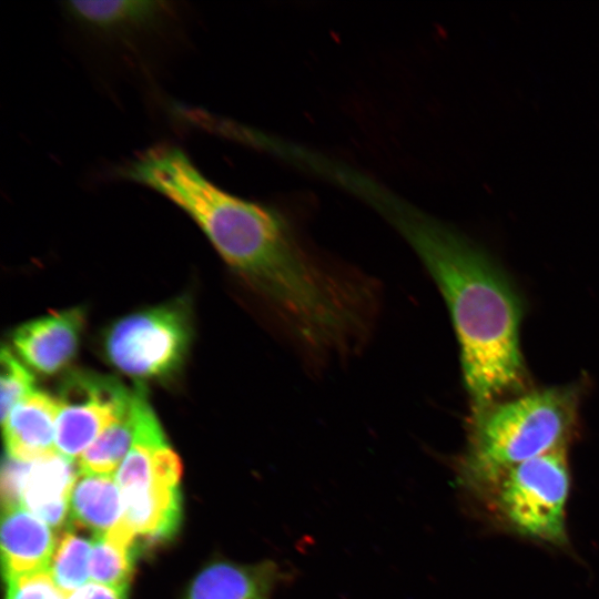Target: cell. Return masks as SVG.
Returning <instances> with one entry per match:
<instances>
[{
	"mask_svg": "<svg viewBox=\"0 0 599 599\" xmlns=\"http://www.w3.org/2000/svg\"><path fill=\"white\" fill-rule=\"evenodd\" d=\"M120 175L182 209L302 345L342 353L366 333L372 302L362 282L312 257L274 210L219 187L180 148H152Z\"/></svg>",
	"mask_w": 599,
	"mask_h": 599,
	"instance_id": "obj_1",
	"label": "cell"
},
{
	"mask_svg": "<svg viewBox=\"0 0 599 599\" xmlns=\"http://www.w3.org/2000/svg\"><path fill=\"white\" fill-rule=\"evenodd\" d=\"M394 222L434 278L460 348L470 409L528 389L520 351V296L499 266L453 229L397 209Z\"/></svg>",
	"mask_w": 599,
	"mask_h": 599,
	"instance_id": "obj_2",
	"label": "cell"
},
{
	"mask_svg": "<svg viewBox=\"0 0 599 599\" xmlns=\"http://www.w3.org/2000/svg\"><path fill=\"white\" fill-rule=\"evenodd\" d=\"M579 384L527 389L470 409L460 484L479 495L506 469L567 448L576 433Z\"/></svg>",
	"mask_w": 599,
	"mask_h": 599,
	"instance_id": "obj_3",
	"label": "cell"
},
{
	"mask_svg": "<svg viewBox=\"0 0 599 599\" xmlns=\"http://www.w3.org/2000/svg\"><path fill=\"white\" fill-rule=\"evenodd\" d=\"M569 490L567 448H560L506 469L476 497L508 531L562 547Z\"/></svg>",
	"mask_w": 599,
	"mask_h": 599,
	"instance_id": "obj_4",
	"label": "cell"
},
{
	"mask_svg": "<svg viewBox=\"0 0 599 599\" xmlns=\"http://www.w3.org/2000/svg\"><path fill=\"white\" fill-rule=\"evenodd\" d=\"M192 339L189 303L175 300L128 314L105 331L106 361L116 370L140 380L176 374Z\"/></svg>",
	"mask_w": 599,
	"mask_h": 599,
	"instance_id": "obj_5",
	"label": "cell"
},
{
	"mask_svg": "<svg viewBox=\"0 0 599 599\" xmlns=\"http://www.w3.org/2000/svg\"><path fill=\"white\" fill-rule=\"evenodd\" d=\"M132 398L133 389H128L113 376L89 370L68 374L57 396V451L69 459H79L129 408Z\"/></svg>",
	"mask_w": 599,
	"mask_h": 599,
	"instance_id": "obj_6",
	"label": "cell"
},
{
	"mask_svg": "<svg viewBox=\"0 0 599 599\" xmlns=\"http://www.w3.org/2000/svg\"><path fill=\"white\" fill-rule=\"evenodd\" d=\"M78 475L74 460L58 451L30 461L7 456L1 474L2 505L22 506L50 527H60L70 512Z\"/></svg>",
	"mask_w": 599,
	"mask_h": 599,
	"instance_id": "obj_7",
	"label": "cell"
},
{
	"mask_svg": "<svg viewBox=\"0 0 599 599\" xmlns=\"http://www.w3.org/2000/svg\"><path fill=\"white\" fill-rule=\"evenodd\" d=\"M81 307L53 312L18 326L11 335L13 352L31 369L53 375L75 357L84 328Z\"/></svg>",
	"mask_w": 599,
	"mask_h": 599,
	"instance_id": "obj_8",
	"label": "cell"
},
{
	"mask_svg": "<svg viewBox=\"0 0 599 599\" xmlns=\"http://www.w3.org/2000/svg\"><path fill=\"white\" fill-rule=\"evenodd\" d=\"M52 529L22 506L3 507L1 562L4 579L49 569L58 539Z\"/></svg>",
	"mask_w": 599,
	"mask_h": 599,
	"instance_id": "obj_9",
	"label": "cell"
},
{
	"mask_svg": "<svg viewBox=\"0 0 599 599\" xmlns=\"http://www.w3.org/2000/svg\"><path fill=\"white\" fill-rule=\"evenodd\" d=\"M57 397L33 390L1 422L7 456L30 461L57 451Z\"/></svg>",
	"mask_w": 599,
	"mask_h": 599,
	"instance_id": "obj_10",
	"label": "cell"
},
{
	"mask_svg": "<svg viewBox=\"0 0 599 599\" xmlns=\"http://www.w3.org/2000/svg\"><path fill=\"white\" fill-rule=\"evenodd\" d=\"M278 579L275 564L215 562L191 583L186 599H268Z\"/></svg>",
	"mask_w": 599,
	"mask_h": 599,
	"instance_id": "obj_11",
	"label": "cell"
},
{
	"mask_svg": "<svg viewBox=\"0 0 599 599\" xmlns=\"http://www.w3.org/2000/svg\"><path fill=\"white\" fill-rule=\"evenodd\" d=\"M64 11L79 24L105 34H122L161 23L171 12L165 1H67Z\"/></svg>",
	"mask_w": 599,
	"mask_h": 599,
	"instance_id": "obj_12",
	"label": "cell"
},
{
	"mask_svg": "<svg viewBox=\"0 0 599 599\" xmlns=\"http://www.w3.org/2000/svg\"><path fill=\"white\" fill-rule=\"evenodd\" d=\"M70 517L80 527L104 535L123 519V500L114 475L79 474L70 496Z\"/></svg>",
	"mask_w": 599,
	"mask_h": 599,
	"instance_id": "obj_13",
	"label": "cell"
},
{
	"mask_svg": "<svg viewBox=\"0 0 599 599\" xmlns=\"http://www.w3.org/2000/svg\"><path fill=\"white\" fill-rule=\"evenodd\" d=\"M142 385L133 389L129 408L78 459L79 474L114 475L130 451L138 430Z\"/></svg>",
	"mask_w": 599,
	"mask_h": 599,
	"instance_id": "obj_14",
	"label": "cell"
},
{
	"mask_svg": "<svg viewBox=\"0 0 599 599\" xmlns=\"http://www.w3.org/2000/svg\"><path fill=\"white\" fill-rule=\"evenodd\" d=\"M136 537L123 524L92 538L90 581L118 589L129 588L133 571V547Z\"/></svg>",
	"mask_w": 599,
	"mask_h": 599,
	"instance_id": "obj_15",
	"label": "cell"
},
{
	"mask_svg": "<svg viewBox=\"0 0 599 599\" xmlns=\"http://www.w3.org/2000/svg\"><path fill=\"white\" fill-rule=\"evenodd\" d=\"M91 547L92 539L89 540L71 529L59 535L49 571L65 595L82 587L90 579Z\"/></svg>",
	"mask_w": 599,
	"mask_h": 599,
	"instance_id": "obj_16",
	"label": "cell"
},
{
	"mask_svg": "<svg viewBox=\"0 0 599 599\" xmlns=\"http://www.w3.org/2000/svg\"><path fill=\"white\" fill-rule=\"evenodd\" d=\"M0 363V412L2 422L23 398L34 390V376L10 347H2Z\"/></svg>",
	"mask_w": 599,
	"mask_h": 599,
	"instance_id": "obj_17",
	"label": "cell"
},
{
	"mask_svg": "<svg viewBox=\"0 0 599 599\" xmlns=\"http://www.w3.org/2000/svg\"><path fill=\"white\" fill-rule=\"evenodd\" d=\"M7 599H65L49 569L6 579Z\"/></svg>",
	"mask_w": 599,
	"mask_h": 599,
	"instance_id": "obj_18",
	"label": "cell"
},
{
	"mask_svg": "<svg viewBox=\"0 0 599 599\" xmlns=\"http://www.w3.org/2000/svg\"><path fill=\"white\" fill-rule=\"evenodd\" d=\"M128 590L118 589L94 581L71 591L65 599H126Z\"/></svg>",
	"mask_w": 599,
	"mask_h": 599,
	"instance_id": "obj_19",
	"label": "cell"
}]
</instances>
